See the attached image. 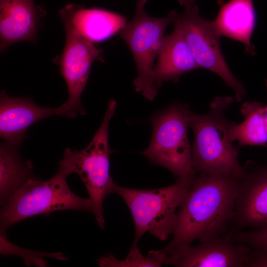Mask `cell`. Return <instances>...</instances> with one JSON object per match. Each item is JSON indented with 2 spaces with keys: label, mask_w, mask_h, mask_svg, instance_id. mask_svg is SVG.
Wrapping results in <instances>:
<instances>
[{
  "label": "cell",
  "mask_w": 267,
  "mask_h": 267,
  "mask_svg": "<svg viewBox=\"0 0 267 267\" xmlns=\"http://www.w3.org/2000/svg\"><path fill=\"white\" fill-rule=\"evenodd\" d=\"M174 23L182 32L199 68H205L220 76L234 91L236 101H241L246 90L233 75L224 59L220 47L221 36L213 21L201 17L198 6L193 4L185 7L182 13H178Z\"/></svg>",
  "instance_id": "ba28073f"
},
{
  "label": "cell",
  "mask_w": 267,
  "mask_h": 267,
  "mask_svg": "<svg viewBox=\"0 0 267 267\" xmlns=\"http://www.w3.org/2000/svg\"><path fill=\"white\" fill-rule=\"evenodd\" d=\"M243 121L231 126V140H237L238 146H265L267 144V130L264 114V107L260 102L244 103L240 109Z\"/></svg>",
  "instance_id": "ac0fdd59"
},
{
  "label": "cell",
  "mask_w": 267,
  "mask_h": 267,
  "mask_svg": "<svg viewBox=\"0 0 267 267\" xmlns=\"http://www.w3.org/2000/svg\"><path fill=\"white\" fill-rule=\"evenodd\" d=\"M63 22L65 43L58 63L68 88V98L56 107V115L73 118L86 114L81 104V95L92 63L95 60L103 61L102 52L93 43L80 35L69 23Z\"/></svg>",
  "instance_id": "9c48e42d"
},
{
  "label": "cell",
  "mask_w": 267,
  "mask_h": 267,
  "mask_svg": "<svg viewBox=\"0 0 267 267\" xmlns=\"http://www.w3.org/2000/svg\"><path fill=\"white\" fill-rule=\"evenodd\" d=\"M54 115L56 108L41 107L29 97H11L3 91L0 96V137L4 141L18 146L30 126Z\"/></svg>",
  "instance_id": "4fadbf2b"
},
{
  "label": "cell",
  "mask_w": 267,
  "mask_h": 267,
  "mask_svg": "<svg viewBox=\"0 0 267 267\" xmlns=\"http://www.w3.org/2000/svg\"><path fill=\"white\" fill-rule=\"evenodd\" d=\"M237 178L196 173L178 211L173 239L161 251L166 253L196 239L201 242L221 236L233 214Z\"/></svg>",
  "instance_id": "6da1fadb"
},
{
  "label": "cell",
  "mask_w": 267,
  "mask_h": 267,
  "mask_svg": "<svg viewBox=\"0 0 267 267\" xmlns=\"http://www.w3.org/2000/svg\"><path fill=\"white\" fill-rule=\"evenodd\" d=\"M188 106L174 103L151 119L152 136L142 152L153 164L162 166L178 178L193 179L191 148L187 137Z\"/></svg>",
  "instance_id": "8992f818"
},
{
  "label": "cell",
  "mask_w": 267,
  "mask_h": 267,
  "mask_svg": "<svg viewBox=\"0 0 267 267\" xmlns=\"http://www.w3.org/2000/svg\"><path fill=\"white\" fill-rule=\"evenodd\" d=\"M220 9L213 24L222 36H225L242 43L245 52L256 54L251 38L256 23V13L253 0H229L218 1Z\"/></svg>",
  "instance_id": "2e32d148"
},
{
  "label": "cell",
  "mask_w": 267,
  "mask_h": 267,
  "mask_svg": "<svg viewBox=\"0 0 267 267\" xmlns=\"http://www.w3.org/2000/svg\"><path fill=\"white\" fill-rule=\"evenodd\" d=\"M62 21L69 23L83 38L94 43L103 42L124 28L126 18L118 13L99 8H85L71 4L60 10Z\"/></svg>",
  "instance_id": "5bb4252c"
},
{
  "label": "cell",
  "mask_w": 267,
  "mask_h": 267,
  "mask_svg": "<svg viewBox=\"0 0 267 267\" xmlns=\"http://www.w3.org/2000/svg\"><path fill=\"white\" fill-rule=\"evenodd\" d=\"M193 179L178 178L174 184L155 189H136L116 184L113 193L124 200L132 214L134 226L133 244L149 231L160 240L173 234L178 211L189 191Z\"/></svg>",
  "instance_id": "277c9868"
},
{
  "label": "cell",
  "mask_w": 267,
  "mask_h": 267,
  "mask_svg": "<svg viewBox=\"0 0 267 267\" xmlns=\"http://www.w3.org/2000/svg\"><path fill=\"white\" fill-rule=\"evenodd\" d=\"M266 86L267 90V79L266 80ZM264 114L265 119V122L266 125V128L267 130V104L265 107H264Z\"/></svg>",
  "instance_id": "603a6c76"
},
{
  "label": "cell",
  "mask_w": 267,
  "mask_h": 267,
  "mask_svg": "<svg viewBox=\"0 0 267 267\" xmlns=\"http://www.w3.org/2000/svg\"><path fill=\"white\" fill-rule=\"evenodd\" d=\"M180 5L187 7L194 4L196 0H178Z\"/></svg>",
  "instance_id": "7402d4cb"
},
{
  "label": "cell",
  "mask_w": 267,
  "mask_h": 267,
  "mask_svg": "<svg viewBox=\"0 0 267 267\" xmlns=\"http://www.w3.org/2000/svg\"><path fill=\"white\" fill-rule=\"evenodd\" d=\"M165 254L160 250L151 251L147 257L141 253L137 245L133 246L125 259L120 260L113 255L109 254L97 260V265L100 267H158L163 265Z\"/></svg>",
  "instance_id": "d6986e66"
},
{
  "label": "cell",
  "mask_w": 267,
  "mask_h": 267,
  "mask_svg": "<svg viewBox=\"0 0 267 267\" xmlns=\"http://www.w3.org/2000/svg\"><path fill=\"white\" fill-rule=\"evenodd\" d=\"M231 96H219L211 103L208 112L200 115L189 111V121L194 132L191 148L193 167L196 173L239 178L244 172L238 160V148L229 135L234 123L225 117L233 102Z\"/></svg>",
  "instance_id": "7a4b0ae2"
},
{
  "label": "cell",
  "mask_w": 267,
  "mask_h": 267,
  "mask_svg": "<svg viewBox=\"0 0 267 267\" xmlns=\"http://www.w3.org/2000/svg\"><path fill=\"white\" fill-rule=\"evenodd\" d=\"M245 267H267V250L251 248Z\"/></svg>",
  "instance_id": "44dd1931"
},
{
  "label": "cell",
  "mask_w": 267,
  "mask_h": 267,
  "mask_svg": "<svg viewBox=\"0 0 267 267\" xmlns=\"http://www.w3.org/2000/svg\"><path fill=\"white\" fill-rule=\"evenodd\" d=\"M250 250L232 241L228 233L196 246H180L164 253L163 264L178 267H244Z\"/></svg>",
  "instance_id": "30bf717a"
},
{
  "label": "cell",
  "mask_w": 267,
  "mask_h": 267,
  "mask_svg": "<svg viewBox=\"0 0 267 267\" xmlns=\"http://www.w3.org/2000/svg\"><path fill=\"white\" fill-rule=\"evenodd\" d=\"M230 238L234 242L252 249L267 250V228L238 230L232 233Z\"/></svg>",
  "instance_id": "ffe728a7"
},
{
  "label": "cell",
  "mask_w": 267,
  "mask_h": 267,
  "mask_svg": "<svg viewBox=\"0 0 267 267\" xmlns=\"http://www.w3.org/2000/svg\"><path fill=\"white\" fill-rule=\"evenodd\" d=\"M1 52L20 42H37L42 9L34 0H0Z\"/></svg>",
  "instance_id": "7c38bea8"
},
{
  "label": "cell",
  "mask_w": 267,
  "mask_h": 267,
  "mask_svg": "<svg viewBox=\"0 0 267 267\" xmlns=\"http://www.w3.org/2000/svg\"><path fill=\"white\" fill-rule=\"evenodd\" d=\"M147 1L137 0L134 18L127 22L119 34L136 65L137 75L134 81L135 91L153 100L158 92L152 79L154 61L162 45L166 29L174 22L178 12L173 10L164 17H151L144 10Z\"/></svg>",
  "instance_id": "52a82bcc"
},
{
  "label": "cell",
  "mask_w": 267,
  "mask_h": 267,
  "mask_svg": "<svg viewBox=\"0 0 267 267\" xmlns=\"http://www.w3.org/2000/svg\"><path fill=\"white\" fill-rule=\"evenodd\" d=\"M116 104L113 99L109 101L102 123L89 144L81 150L66 148L58 165V171L67 177L73 173L78 174L88 192L97 223L102 229L105 226L103 201L107 195L113 193L116 184L109 172L113 151L108 143V127Z\"/></svg>",
  "instance_id": "3957f363"
},
{
  "label": "cell",
  "mask_w": 267,
  "mask_h": 267,
  "mask_svg": "<svg viewBox=\"0 0 267 267\" xmlns=\"http://www.w3.org/2000/svg\"><path fill=\"white\" fill-rule=\"evenodd\" d=\"M64 174L57 172L43 181L31 178L19 187L0 210V233L5 236L10 226L28 218L64 210L92 211L89 198H82L69 187Z\"/></svg>",
  "instance_id": "5b68a950"
},
{
  "label": "cell",
  "mask_w": 267,
  "mask_h": 267,
  "mask_svg": "<svg viewBox=\"0 0 267 267\" xmlns=\"http://www.w3.org/2000/svg\"><path fill=\"white\" fill-rule=\"evenodd\" d=\"M237 180L230 232L267 228V169L253 168L248 164Z\"/></svg>",
  "instance_id": "8fae6325"
},
{
  "label": "cell",
  "mask_w": 267,
  "mask_h": 267,
  "mask_svg": "<svg viewBox=\"0 0 267 267\" xmlns=\"http://www.w3.org/2000/svg\"><path fill=\"white\" fill-rule=\"evenodd\" d=\"M152 75L158 89L163 83L177 82L185 73L199 68L186 40L174 25L172 32L165 37Z\"/></svg>",
  "instance_id": "9a60e30c"
},
{
  "label": "cell",
  "mask_w": 267,
  "mask_h": 267,
  "mask_svg": "<svg viewBox=\"0 0 267 267\" xmlns=\"http://www.w3.org/2000/svg\"><path fill=\"white\" fill-rule=\"evenodd\" d=\"M36 178L29 161L21 158L18 146L3 141L0 146V199L1 206L24 183Z\"/></svg>",
  "instance_id": "e0dca14e"
}]
</instances>
